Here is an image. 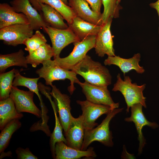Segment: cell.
Returning a JSON list of instances; mask_svg holds the SVG:
<instances>
[{
    "mask_svg": "<svg viewBox=\"0 0 159 159\" xmlns=\"http://www.w3.org/2000/svg\"><path fill=\"white\" fill-rule=\"evenodd\" d=\"M71 70L92 85L107 87L111 83L112 77L108 69L88 55Z\"/></svg>",
    "mask_w": 159,
    "mask_h": 159,
    "instance_id": "1",
    "label": "cell"
},
{
    "mask_svg": "<svg viewBox=\"0 0 159 159\" xmlns=\"http://www.w3.org/2000/svg\"><path fill=\"white\" fill-rule=\"evenodd\" d=\"M123 108H115L107 115L101 123L95 128L85 130L83 143L81 150H85L93 142L97 141L107 147H112L113 143L111 131L109 129V124L112 119Z\"/></svg>",
    "mask_w": 159,
    "mask_h": 159,
    "instance_id": "2",
    "label": "cell"
},
{
    "mask_svg": "<svg viewBox=\"0 0 159 159\" xmlns=\"http://www.w3.org/2000/svg\"><path fill=\"white\" fill-rule=\"evenodd\" d=\"M42 64L43 66L37 69L36 72L39 77L44 79L46 85L52 86L54 81L68 79L70 81L68 90L71 95L73 94L75 89L74 84L77 83L79 81L74 72L61 68L51 59L44 62Z\"/></svg>",
    "mask_w": 159,
    "mask_h": 159,
    "instance_id": "3",
    "label": "cell"
},
{
    "mask_svg": "<svg viewBox=\"0 0 159 159\" xmlns=\"http://www.w3.org/2000/svg\"><path fill=\"white\" fill-rule=\"evenodd\" d=\"M117 80L114 84L112 90L120 92L124 97L127 105V112L133 105L140 103L144 107H146V98L143 91L146 87V84L138 85L136 83H132V80L128 76H124L122 80L120 74L118 73L117 76Z\"/></svg>",
    "mask_w": 159,
    "mask_h": 159,
    "instance_id": "4",
    "label": "cell"
},
{
    "mask_svg": "<svg viewBox=\"0 0 159 159\" xmlns=\"http://www.w3.org/2000/svg\"><path fill=\"white\" fill-rule=\"evenodd\" d=\"M96 38V35L89 36L74 43V49L69 55L64 58H56L53 60L54 62L62 68L71 70L84 58L88 51L95 48Z\"/></svg>",
    "mask_w": 159,
    "mask_h": 159,
    "instance_id": "5",
    "label": "cell"
},
{
    "mask_svg": "<svg viewBox=\"0 0 159 159\" xmlns=\"http://www.w3.org/2000/svg\"><path fill=\"white\" fill-rule=\"evenodd\" d=\"M33 29L30 24H16L0 29V39L4 44L15 47L23 43L33 35Z\"/></svg>",
    "mask_w": 159,
    "mask_h": 159,
    "instance_id": "6",
    "label": "cell"
},
{
    "mask_svg": "<svg viewBox=\"0 0 159 159\" xmlns=\"http://www.w3.org/2000/svg\"><path fill=\"white\" fill-rule=\"evenodd\" d=\"M77 83L82 88L86 100L93 103L110 107L112 109L118 108L119 103L113 100L107 87H100L92 85L86 82Z\"/></svg>",
    "mask_w": 159,
    "mask_h": 159,
    "instance_id": "7",
    "label": "cell"
},
{
    "mask_svg": "<svg viewBox=\"0 0 159 159\" xmlns=\"http://www.w3.org/2000/svg\"><path fill=\"white\" fill-rule=\"evenodd\" d=\"M80 105L82 111L81 116L85 130L94 128L98 124L96 120L103 114H107L114 109L107 105H98L87 100L76 101Z\"/></svg>",
    "mask_w": 159,
    "mask_h": 159,
    "instance_id": "8",
    "label": "cell"
},
{
    "mask_svg": "<svg viewBox=\"0 0 159 159\" xmlns=\"http://www.w3.org/2000/svg\"><path fill=\"white\" fill-rule=\"evenodd\" d=\"M43 29L51 40L54 53V59L60 57L62 50L69 44L80 41L69 27L62 29L48 26Z\"/></svg>",
    "mask_w": 159,
    "mask_h": 159,
    "instance_id": "9",
    "label": "cell"
},
{
    "mask_svg": "<svg viewBox=\"0 0 159 159\" xmlns=\"http://www.w3.org/2000/svg\"><path fill=\"white\" fill-rule=\"evenodd\" d=\"M34 93L30 90L24 91L13 86L9 97L13 100L18 112L29 113L40 118L42 116V111L34 102Z\"/></svg>",
    "mask_w": 159,
    "mask_h": 159,
    "instance_id": "10",
    "label": "cell"
},
{
    "mask_svg": "<svg viewBox=\"0 0 159 159\" xmlns=\"http://www.w3.org/2000/svg\"><path fill=\"white\" fill-rule=\"evenodd\" d=\"M112 19V18H110L103 24L96 35L94 48L96 53L100 57H103L105 54L108 56L115 55L113 48L112 36L110 31Z\"/></svg>",
    "mask_w": 159,
    "mask_h": 159,
    "instance_id": "11",
    "label": "cell"
},
{
    "mask_svg": "<svg viewBox=\"0 0 159 159\" xmlns=\"http://www.w3.org/2000/svg\"><path fill=\"white\" fill-rule=\"evenodd\" d=\"M51 87L52 88L50 94L55 100L59 120L65 133L73 117L71 112L70 99L68 95L62 93L55 85H53Z\"/></svg>",
    "mask_w": 159,
    "mask_h": 159,
    "instance_id": "12",
    "label": "cell"
},
{
    "mask_svg": "<svg viewBox=\"0 0 159 159\" xmlns=\"http://www.w3.org/2000/svg\"><path fill=\"white\" fill-rule=\"evenodd\" d=\"M10 3L16 12L22 13L27 17L33 30L49 26L44 22L40 14L32 6L29 0H13Z\"/></svg>",
    "mask_w": 159,
    "mask_h": 159,
    "instance_id": "13",
    "label": "cell"
},
{
    "mask_svg": "<svg viewBox=\"0 0 159 159\" xmlns=\"http://www.w3.org/2000/svg\"><path fill=\"white\" fill-rule=\"evenodd\" d=\"M143 106L140 103H137L131 107V115L130 117L125 119V121L133 122L135 124L138 134V140L139 141L138 154L141 153L143 148L146 144L145 140L142 132V129L145 126H148L153 129L158 127L156 123L148 121L145 117L142 111Z\"/></svg>",
    "mask_w": 159,
    "mask_h": 159,
    "instance_id": "14",
    "label": "cell"
},
{
    "mask_svg": "<svg viewBox=\"0 0 159 159\" xmlns=\"http://www.w3.org/2000/svg\"><path fill=\"white\" fill-rule=\"evenodd\" d=\"M85 132L81 115L77 118L72 117L67 131L64 133L66 144L72 148L81 150Z\"/></svg>",
    "mask_w": 159,
    "mask_h": 159,
    "instance_id": "15",
    "label": "cell"
},
{
    "mask_svg": "<svg viewBox=\"0 0 159 159\" xmlns=\"http://www.w3.org/2000/svg\"><path fill=\"white\" fill-rule=\"evenodd\" d=\"M68 5L76 16L82 20L96 25H102V14H99L92 10L86 0H68Z\"/></svg>",
    "mask_w": 159,
    "mask_h": 159,
    "instance_id": "16",
    "label": "cell"
},
{
    "mask_svg": "<svg viewBox=\"0 0 159 159\" xmlns=\"http://www.w3.org/2000/svg\"><path fill=\"white\" fill-rule=\"evenodd\" d=\"M55 155V159H78L83 157L93 158L97 156L92 147L82 150L70 147L63 142L56 144Z\"/></svg>",
    "mask_w": 159,
    "mask_h": 159,
    "instance_id": "17",
    "label": "cell"
},
{
    "mask_svg": "<svg viewBox=\"0 0 159 159\" xmlns=\"http://www.w3.org/2000/svg\"><path fill=\"white\" fill-rule=\"evenodd\" d=\"M140 58L139 53L134 54L132 57L128 59L123 58L116 55L108 56L104 63L106 65H114L117 66L123 73L124 76L126 73L132 69L135 70L138 73L142 74L145 70L143 67L139 64Z\"/></svg>",
    "mask_w": 159,
    "mask_h": 159,
    "instance_id": "18",
    "label": "cell"
},
{
    "mask_svg": "<svg viewBox=\"0 0 159 159\" xmlns=\"http://www.w3.org/2000/svg\"><path fill=\"white\" fill-rule=\"evenodd\" d=\"M16 24H29V22L24 14L16 12L9 4L1 3L0 29Z\"/></svg>",
    "mask_w": 159,
    "mask_h": 159,
    "instance_id": "19",
    "label": "cell"
},
{
    "mask_svg": "<svg viewBox=\"0 0 159 159\" xmlns=\"http://www.w3.org/2000/svg\"><path fill=\"white\" fill-rule=\"evenodd\" d=\"M38 3L40 6V14L48 26L62 29L69 27L68 25L64 22L63 17L58 11L48 4Z\"/></svg>",
    "mask_w": 159,
    "mask_h": 159,
    "instance_id": "20",
    "label": "cell"
},
{
    "mask_svg": "<svg viewBox=\"0 0 159 159\" xmlns=\"http://www.w3.org/2000/svg\"><path fill=\"white\" fill-rule=\"evenodd\" d=\"M80 41L90 36L96 35L100 31L101 25H96L86 21L76 16L72 22L68 24Z\"/></svg>",
    "mask_w": 159,
    "mask_h": 159,
    "instance_id": "21",
    "label": "cell"
},
{
    "mask_svg": "<svg viewBox=\"0 0 159 159\" xmlns=\"http://www.w3.org/2000/svg\"><path fill=\"white\" fill-rule=\"evenodd\" d=\"M23 115L16 110L14 102L10 97L0 101V130L12 120H19L22 118Z\"/></svg>",
    "mask_w": 159,
    "mask_h": 159,
    "instance_id": "22",
    "label": "cell"
},
{
    "mask_svg": "<svg viewBox=\"0 0 159 159\" xmlns=\"http://www.w3.org/2000/svg\"><path fill=\"white\" fill-rule=\"evenodd\" d=\"M24 53L21 49L18 51L11 54L0 55V72H4L9 67L12 66L28 68L26 57Z\"/></svg>",
    "mask_w": 159,
    "mask_h": 159,
    "instance_id": "23",
    "label": "cell"
},
{
    "mask_svg": "<svg viewBox=\"0 0 159 159\" xmlns=\"http://www.w3.org/2000/svg\"><path fill=\"white\" fill-rule=\"evenodd\" d=\"M54 56L52 47L46 43L26 57L27 64L35 68L40 64L51 59Z\"/></svg>",
    "mask_w": 159,
    "mask_h": 159,
    "instance_id": "24",
    "label": "cell"
},
{
    "mask_svg": "<svg viewBox=\"0 0 159 159\" xmlns=\"http://www.w3.org/2000/svg\"><path fill=\"white\" fill-rule=\"evenodd\" d=\"M52 107L55 118V126L53 132L50 135L49 145L52 157L55 158V147L57 143L63 142L66 144L67 141L62 133L63 130L60 123L59 118L57 115V108L55 103L52 99L49 100Z\"/></svg>",
    "mask_w": 159,
    "mask_h": 159,
    "instance_id": "25",
    "label": "cell"
},
{
    "mask_svg": "<svg viewBox=\"0 0 159 159\" xmlns=\"http://www.w3.org/2000/svg\"><path fill=\"white\" fill-rule=\"evenodd\" d=\"M29 1L31 4L39 2L50 6L61 14L67 22V24H70L76 16L72 8L61 0H29Z\"/></svg>",
    "mask_w": 159,
    "mask_h": 159,
    "instance_id": "26",
    "label": "cell"
},
{
    "mask_svg": "<svg viewBox=\"0 0 159 159\" xmlns=\"http://www.w3.org/2000/svg\"><path fill=\"white\" fill-rule=\"evenodd\" d=\"M40 77L30 78L22 76L18 70L15 72V76L13 81V86H22L28 88L29 90L36 94L40 101L41 107L45 105L43 102L42 97L39 92V89L37 82Z\"/></svg>",
    "mask_w": 159,
    "mask_h": 159,
    "instance_id": "27",
    "label": "cell"
},
{
    "mask_svg": "<svg viewBox=\"0 0 159 159\" xmlns=\"http://www.w3.org/2000/svg\"><path fill=\"white\" fill-rule=\"evenodd\" d=\"M21 123L19 119L11 120L1 130L0 134V153L4 152L8 146L13 133L19 129Z\"/></svg>",
    "mask_w": 159,
    "mask_h": 159,
    "instance_id": "28",
    "label": "cell"
},
{
    "mask_svg": "<svg viewBox=\"0 0 159 159\" xmlns=\"http://www.w3.org/2000/svg\"><path fill=\"white\" fill-rule=\"evenodd\" d=\"M16 69H13L0 74V100H5L10 96L13 86L14 79L15 77Z\"/></svg>",
    "mask_w": 159,
    "mask_h": 159,
    "instance_id": "29",
    "label": "cell"
},
{
    "mask_svg": "<svg viewBox=\"0 0 159 159\" xmlns=\"http://www.w3.org/2000/svg\"><path fill=\"white\" fill-rule=\"evenodd\" d=\"M102 2L104 8L102 13V24L110 18L119 17V11L122 7L118 3V0H102Z\"/></svg>",
    "mask_w": 159,
    "mask_h": 159,
    "instance_id": "30",
    "label": "cell"
},
{
    "mask_svg": "<svg viewBox=\"0 0 159 159\" xmlns=\"http://www.w3.org/2000/svg\"><path fill=\"white\" fill-rule=\"evenodd\" d=\"M47 40L43 34L37 30L30 37L25 39L23 44L26 46L25 50L30 54L47 43Z\"/></svg>",
    "mask_w": 159,
    "mask_h": 159,
    "instance_id": "31",
    "label": "cell"
},
{
    "mask_svg": "<svg viewBox=\"0 0 159 159\" xmlns=\"http://www.w3.org/2000/svg\"><path fill=\"white\" fill-rule=\"evenodd\" d=\"M16 153L18 159H37V157L34 155L29 148H24L18 147L16 150Z\"/></svg>",
    "mask_w": 159,
    "mask_h": 159,
    "instance_id": "32",
    "label": "cell"
},
{
    "mask_svg": "<svg viewBox=\"0 0 159 159\" xmlns=\"http://www.w3.org/2000/svg\"><path fill=\"white\" fill-rule=\"evenodd\" d=\"M90 4L91 9L99 14H101V9L102 0H86Z\"/></svg>",
    "mask_w": 159,
    "mask_h": 159,
    "instance_id": "33",
    "label": "cell"
},
{
    "mask_svg": "<svg viewBox=\"0 0 159 159\" xmlns=\"http://www.w3.org/2000/svg\"><path fill=\"white\" fill-rule=\"evenodd\" d=\"M149 5L151 8L155 9L156 10L158 15L159 19V0H158L155 2L150 3ZM158 33L159 34V27Z\"/></svg>",
    "mask_w": 159,
    "mask_h": 159,
    "instance_id": "34",
    "label": "cell"
},
{
    "mask_svg": "<svg viewBox=\"0 0 159 159\" xmlns=\"http://www.w3.org/2000/svg\"><path fill=\"white\" fill-rule=\"evenodd\" d=\"M0 158L1 159L5 156H10L12 155V153L11 151H9L6 153L3 152L0 153Z\"/></svg>",
    "mask_w": 159,
    "mask_h": 159,
    "instance_id": "35",
    "label": "cell"
},
{
    "mask_svg": "<svg viewBox=\"0 0 159 159\" xmlns=\"http://www.w3.org/2000/svg\"><path fill=\"white\" fill-rule=\"evenodd\" d=\"M61 0L62 1H63L66 4L68 5V0Z\"/></svg>",
    "mask_w": 159,
    "mask_h": 159,
    "instance_id": "36",
    "label": "cell"
},
{
    "mask_svg": "<svg viewBox=\"0 0 159 159\" xmlns=\"http://www.w3.org/2000/svg\"><path fill=\"white\" fill-rule=\"evenodd\" d=\"M121 0H118V1L119 3L120 4Z\"/></svg>",
    "mask_w": 159,
    "mask_h": 159,
    "instance_id": "37",
    "label": "cell"
}]
</instances>
